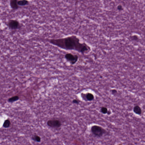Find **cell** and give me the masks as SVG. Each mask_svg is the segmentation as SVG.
<instances>
[{
    "label": "cell",
    "instance_id": "obj_6",
    "mask_svg": "<svg viewBox=\"0 0 145 145\" xmlns=\"http://www.w3.org/2000/svg\"><path fill=\"white\" fill-rule=\"evenodd\" d=\"M84 95V97L82 96L83 98L84 99H86V100L88 101H92L94 99V97L93 94L88 93L86 95Z\"/></svg>",
    "mask_w": 145,
    "mask_h": 145
},
{
    "label": "cell",
    "instance_id": "obj_9",
    "mask_svg": "<svg viewBox=\"0 0 145 145\" xmlns=\"http://www.w3.org/2000/svg\"><path fill=\"white\" fill-rule=\"evenodd\" d=\"M29 3V2L26 0H20L18 2V5L21 6H24L28 4Z\"/></svg>",
    "mask_w": 145,
    "mask_h": 145
},
{
    "label": "cell",
    "instance_id": "obj_17",
    "mask_svg": "<svg viewBox=\"0 0 145 145\" xmlns=\"http://www.w3.org/2000/svg\"><path fill=\"white\" fill-rule=\"evenodd\" d=\"M111 113V112L110 110H109L107 112V114L108 115H110Z\"/></svg>",
    "mask_w": 145,
    "mask_h": 145
},
{
    "label": "cell",
    "instance_id": "obj_1",
    "mask_svg": "<svg viewBox=\"0 0 145 145\" xmlns=\"http://www.w3.org/2000/svg\"><path fill=\"white\" fill-rule=\"evenodd\" d=\"M50 44L63 50H74L82 54L89 53L91 48L84 42H81L77 36L73 35L64 38L48 39Z\"/></svg>",
    "mask_w": 145,
    "mask_h": 145
},
{
    "label": "cell",
    "instance_id": "obj_16",
    "mask_svg": "<svg viewBox=\"0 0 145 145\" xmlns=\"http://www.w3.org/2000/svg\"><path fill=\"white\" fill-rule=\"evenodd\" d=\"M117 93V91L115 89H113L112 90V93L113 95H115Z\"/></svg>",
    "mask_w": 145,
    "mask_h": 145
},
{
    "label": "cell",
    "instance_id": "obj_11",
    "mask_svg": "<svg viewBox=\"0 0 145 145\" xmlns=\"http://www.w3.org/2000/svg\"><path fill=\"white\" fill-rule=\"evenodd\" d=\"M11 122L10 120L7 119L5 120L3 125V127L5 128H8L10 127Z\"/></svg>",
    "mask_w": 145,
    "mask_h": 145
},
{
    "label": "cell",
    "instance_id": "obj_7",
    "mask_svg": "<svg viewBox=\"0 0 145 145\" xmlns=\"http://www.w3.org/2000/svg\"><path fill=\"white\" fill-rule=\"evenodd\" d=\"M133 112L135 114L140 115L142 113V110L141 107L138 105H136L134 107Z\"/></svg>",
    "mask_w": 145,
    "mask_h": 145
},
{
    "label": "cell",
    "instance_id": "obj_8",
    "mask_svg": "<svg viewBox=\"0 0 145 145\" xmlns=\"http://www.w3.org/2000/svg\"><path fill=\"white\" fill-rule=\"evenodd\" d=\"M18 0H11L10 5L12 8L14 9H17L18 8Z\"/></svg>",
    "mask_w": 145,
    "mask_h": 145
},
{
    "label": "cell",
    "instance_id": "obj_10",
    "mask_svg": "<svg viewBox=\"0 0 145 145\" xmlns=\"http://www.w3.org/2000/svg\"><path fill=\"white\" fill-rule=\"evenodd\" d=\"M19 99V97L18 96H16L9 98L8 100V101L9 102L13 103L18 100Z\"/></svg>",
    "mask_w": 145,
    "mask_h": 145
},
{
    "label": "cell",
    "instance_id": "obj_5",
    "mask_svg": "<svg viewBox=\"0 0 145 145\" xmlns=\"http://www.w3.org/2000/svg\"><path fill=\"white\" fill-rule=\"evenodd\" d=\"M47 124L49 127L52 128H59L61 127L62 125L61 122L57 120H48Z\"/></svg>",
    "mask_w": 145,
    "mask_h": 145
},
{
    "label": "cell",
    "instance_id": "obj_13",
    "mask_svg": "<svg viewBox=\"0 0 145 145\" xmlns=\"http://www.w3.org/2000/svg\"><path fill=\"white\" fill-rule=\"evenodd\" d=\"M101 112L103 114H106L108 112V109L106 107H102L101 110Z\"/></svg>",
    "mask_w": 145,
    "mask_h": 145
},
{
    "label": "cell",
    "instance_id": "obj_4",
    "mask_svg": "<svg viewBox=\"0 0 145 145\" xmlns=\"http://www.w3.org/2000/svg\"><path fill=\"white\" fill-rule=\"evenodd\" d=\"M7 26L11 30H16L19 29L20 25L19 22L16 20H12L9 21Z\"/></svg>",
    "mask_w": 145,
    "mask_h": 145
},
{
    "label": "cell",
    "instance_id": "obj_3",
    "mask_svg": "<svg viewBox=\"0 0 145 145\" xmlns=\"http://www.w3.org/2000/svg\"><path fill=\"white\" fill-rule=\"evenodd\" d=\"M64 57L65 60L71 65L75 64L78 61L79 59L78 55L71 53L65 54Z\"/></svg>",
    "mask_w": 145,
    "mask_h": 145
},
{
    "label": "cell",
    "instance_id": "obj_14",
    "mask_svg": "<svg viewBox=\"0 0 145 145\" xmlns=\"http://www.w3.org/2000/svg\"><path fill=\"white\" fill-rule=\"evenodd\" d=\"M72 102L73 103H74V104H78L80 103V101H79V100L76 99H73Z\"/></svg>",
    "mask_w": 145,
    "mask_h": 145
},
{
    "label": "cell",
    "instance_id": "obj_2",
    "mask_svg": "<svg viewBox=\"0 0 145 145\" xmlns=\"http://www.w3.org/2000/svg\"><path fill=\"white\" fill-rule=\"evenodd\" d=\"M91 132L95 136L98 137L103 136L106 132V131L102 127L97 125H94L91 127Z\"/></svg>",
    "mask_w": 145,
    "mask_h": 145
},
{
    "label": "cell",
    "instance_id": "obj_15",
    "mask_svg": "<svg viewBox=\"0 0 145 145\" xmlns=\"http://www.w3.org/2000/svg\"><path fill=\"white\" fill-rule=\"evenodd\" d=\"M117 9L118 10L121 11L123 10V7L121 5H119L117 7Z\"/></svg>",
    "mask_w": 145,
    "mask_h": 145
},
{
    "label": "cell",
    "instance_id": "obj_12",
    "mask_svg": "<svg viewBox=\"0 0 145 145\" xmlns=\"http://www.w3.org/2000/svg\"><path fill=\"white\" fill-rule=\"evenodd\" d=\"M33 140L36 141L37 142H40L41 141L40 137L37 135H35L34 136L32 137Z\"/></svg>",
    "mask_w": 145,
    "mask_h": 145
}]
</instances>
